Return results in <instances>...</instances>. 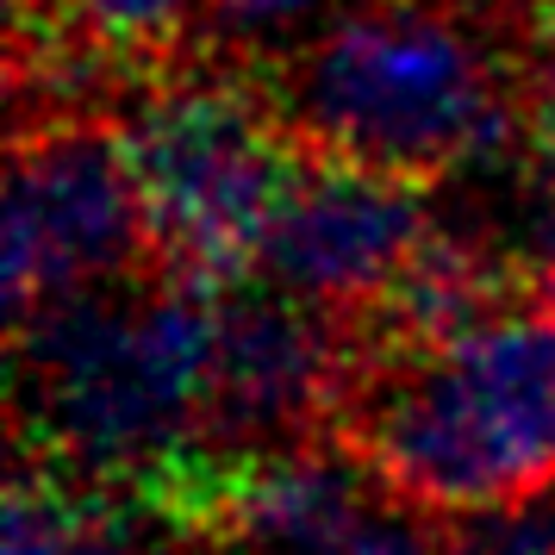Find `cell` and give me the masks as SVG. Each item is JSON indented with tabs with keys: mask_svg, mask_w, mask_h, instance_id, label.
Returning <instances> with one entry per match:
<instances>
[{
	"mask_svg": "<svg viewBox=\"0 0 555 555\" xmlns=\"http://www.w3.org/2000/svg\"><path fill=\"white\" fill-rule=\"evenodd\" d=\"M331 437L430 518L555 493V306L518 294L450 337L369 350Z\"/></svg>",
	"mask_w": 555,
	"mask_h": 555,
	"instance_id": "obj_1",
	"label": "cell"
},
{
	"mask_svg": "<svg viewBox=\"0 0 555 555\" xmlns=\"http://www.w3.org/2000/svg\"><path fill=\"white\" fill-rule=\"evenodd\" d=\"M219 294L176 275L88 287L13 331L20 455L126 500L206 443Z\"/></svg>",
	"mask_w": 555,
	"mask_h": 555,
	"instance_id": "obj_2",
	"label": "cell"
},
{
	"mask_svg": "<svg viewBox=\"0 0 555 555\" xmlns=\"http://www.w3.org/2000/svg\"><path fill=\"white\" fill-rule=\"evenodd\" d=\"M256 76L306 144L430 188L525 144L518 51L468 0H350Z\"/></svg>",
	"mask_w": 555,
	"mask_h": 555,
	"instance_id": "obj_3",
	"label": "cell"
},
{
	"mask_svg": "<svg viewBox=\"0 0 555 555\" xmlns=\"http://www.w3.org/2000/svg\"><path fill=\"white\" fill-rule=\"evenodd\" d=\"M119 138L156 275L225 294L262 269L306 138L275 88L225 56H181L119 101Z\"/></svg>",
	"mask_w": 555,
	"mask_h": 555,
	"instance_id": "obj_4",
	"label": "cell"
},
{
	"mask_svg": "<svg viewBox=\"0 0 555 555\" xmlns=\"http://www.w3.org/2000/svg\"><path fill=\"white\" fill-rule=\"evenodd\" d=\"M151 269L119 113L20 119L7 176V325L20 331L88 287Z\"/></svg>",
	"mask_w": 555,
	"mask_h": 555,
	"instance_id": "obj_5",
	"label": "cell"
},
{
	"mask_svg": "<svg viewBox=\"0 0 555 555\" xmlns=\"http://www.w3.org/2000/svg\"><path fill=\"white\" fill-rule=\"evenodd\" d=\"M356 362H362V337L350 312L306 300L269 275L237 281L219 294L206 443L212 450L319 443L331 437Z\"/></svg>",
	"mask_w": 555,
	"mask_h": 555,
	"instance_id": "obj_6",
	"label": "cell"
},
{
	"mask_svg": "<svg viewBox=\"0 0 555 555\" xmlns=\"http://www.w3.org/2000/svg\"><path fill=\"white\" fill-rule=\"evenodd\" d=\"M425 237L430 181L306 144L275 206L256 275L281 281L319 306H337V312H362Z\"/></svg>",
	"mask_w": 555,
	"mask_h": 555,
	"instance_id": "obj_7",
	"label": "cell"
},
{
	"mask_svg": "<svg viewBox=\"0 0 555 555\" xmlns=\"http://www.w3.org/2000/svg\"><path fill=\"white\" fill-rule=\"evenodd\" d=\"M7 555H151L106 512V493L20 455L7 487Z\"/></svg>",
	"mask_w": 555,
	"mask_h": 555,
	"instance_id": "obj_8",
	"label": "cell"
},
{
	"mask_svg": "<svg viewBox=\"0 0 555 555\" xmlns=\"http://www.w3.org/2000/svg\"><path fill=\"white\" fill-rule=\"evenodd\" d=\"M344 7L350 0H206L194 51L244 63V69H269L300 51L312 31H325Z\"/></svg>",
	"mask_w": 555,
	"mask_h": 555,
	"instance_id": "obj_9",
	"label": "cell"
},
{
	"mask_svg": "<svg viewBox=\"0 0 555 555\" xmlns=\"http://www.w3.org/2000/svg\"><path fill=\"white\" fill-rule=\"evenodd\" d=\"M518 101H525V156L537 176H555V0H530L512 20Z\"/></svg>",
	"mask_w": 555,
	"mask_h": 555,
	"instance_id": "obj_10",
	"label": "cell"
},
{
	"mask_svg": "<svg viewBox=\"0 0 555 555\" xmlns=\"http://www.w3.org/2000/svg\"><path fill=\"white\" fill-rule=\"evenodd\" d=\"M450 555H555V493H537L505 512L455 518Z\"/></svg>",
	"mask_w": 555,
	"mask_h": 555,
	"instance_id": "obj_11",
	"label": "cell"
},
{
	"mask_svg": "<svg viewBox=\"0 0 555 555\" xmlns=\"http://www.w3.org/2000/svg\"><path fill=\"white\" fill-rule=\"evenodd\" d=\"M319 555H450V525L430 518V512H412V505H400V512H380L375 505L362 525L344 530Z\"/></svg>",
	"mask_w": 555,
	"mask_h": 555,
	"instance_id": "obj_12",
	"label": "cell"
},
{
	"mask_svg": "<svg viewBox=\"0 0 555 555\" xmlns=\"http://www.w3.org/2000/svg\"><path fill=\"white\" fill-rule=\"evenodd\" d=\"M530 294L555 306V176H543V244H537V269H530Z\"/></svg>",
	"mask_w": 555,
	"mask_h": 555,
	"instance_id": "obj_13",
	"label": "cell"
},
{
	"mask_svg": "<svg viewBox=\"0 0 555 555\" xmlns=\"http://www.w3.org/2000/svg\"><path fill=\"white\" fill-rule=\"evenodd\" d=\"M468 7H480V13H493V20H500V13H505V26H512V20L525 13L530 0H468Z\"/></svg>",
	"mask_w": 555,
	"mask_h": 555,
	"instance_id": "obj_14",
	"label": "cell"
}]
</instances>
